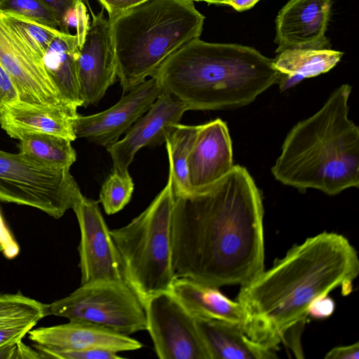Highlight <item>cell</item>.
Wrapping results in <instances>:
<instances>
[{"instance_id": "1", "label": "cell", "mask_w": 359, "mask_h": 359, "mask_svg": "<svg viewBox=\"0 0 359 359\" xmlns=\"http://www.w3.org/2000/svg\"><path fill=\"white\" fill-rule=\"evenodd\" d=\"M263 219L260 192L238 165L202 194L175 196L171 248L175 278L217 288L251 282L264 270Z\"/></svg>"}, {"instance_id": "2", "label": "cell", "mask_w": 359, "mask_h": 359, "mask_svg": "<svg viewBox=\"0 0 359 359\" xmlns=\"http://www.w3.org/2000/svg\"><path fill=\"white\" fill-rule=\"evenodd\" d=\"M358 273V252L345 236L323 231L306 238L241 287L245 333L276 351L288 332L304 329L316 298L338 287L350 292Z\"/></svg>"}, {"instance_id": "3", "label": "cell", "mask_w": 359, "mask_h": 359, "mask_svg": "<svg viewBox=\"0 0 359 359\" xmlns=\"http://www.w3.org/2000/svg\"><path fill=\"white\" fill-rule=\"evenodd\" d=\"M273 59L252 47L192 40L170 56L154 74L162 91L189 110L242 107L275 83Z\"/></svg>"}, {"instance_id": "4", "label": "cell", "mask_w": 359, "mask_h": 359, "mask_svg": "<svg viewBox=\"0 0 359 359\" xmlns=\"http://www.w3.org/2000/svg\"><path fill=\"white\" fill-rule=\"evenodd\" d=\"M351 86L335 89L316 114L287 135L271 168L276 180L334 196L359 185V130L348 118Z\"/></svg>"}, {"instance_id": "5", "label": "cell", "mask_w": 359, "mask_h": 359, "mask_svg": "<svg viewBox=\"0 0 359 359\" xmlns=\"http://www.w3.org/2000/svg\"><path fill=\"white\" fill-rule=\"evenodd\" d=\"M204 20L192 0H148L109 18L123 91L153 76L170 56L199 39Z\"/></svg>"}, {"instance_id": "6", "label": "cell", "mask_w": 359, "mask_h": 359, "mask_svg": "<svg viewBox=\"0 0 359 359\" xmlns=\"http://www.w3.org/2000/svg\"><path fill=\"white\" fill-rule=\"evenodd\" d=\"M175 195L172 180L149 206L128 224L110 230L126 282L142 304L170 290L175 278L172 264L171 224Z\"/></svg>"}, {"instance_id": "7", "label": "cell", "mask_w": 359, "mask_h": 359, "mask_svg": "<svg viewBox=\"0 0 359 359\" xmlns=\"http://www.w3.org/2000/svg\"><path fill=\"white\" fill-rule=\"evenodd\" d=\"M69 169L0 149V201L30 206L60 219L81 194Z\"/></svg>"}, {"instance_id": "8", "label": "cell", "mask_w": 359, "mask_h": 359, "mask_svg": "<svg viewBox=\"0 0 359 359\" xmlns=\"http://www.w3.org/2000/svg\"><path fill=\"white\" fill-rule=\"evenodd\" d=\"M49 312L126 335L147 330L143 304L126 281L81 284L68 296L49 304Z\"/></svg>"}, {"instance_id": "9", "label": "cell", "mask_w": 359, "mask_h": 359, "mask_svg": "<svg viewBox=\"0 0 359 359\" xmlns=\"http://www.w3.org/2000/svg\"><path fill=\"white\" fill-rule=\"evenodd\" d=\"M143 306L160 359H211L195 318L170 290L151 297Z\"/></svg>"}, {"instance_id": "10", "label": "cell", "mask_w": 359, "mask_h": 359, "mask_svg": "<svg viewBox=\"0 0 359 359\" xmlns=\"http://www.w3.org/2000/svg\"><path fill=\"white\" fill-rule=\"evenodd\" d=\"M99 203L81 194L72 208L81 235L78 247L81 285L97 281H126L117 249Z\"/></svg>"}, {"instance_id": "11", "label": "cell", "mask_w": 359, "mask_h": 359, "mask_svg": "<svg viewBox=\"0 0 359 359\" xmlns=\"http://www.w3.org/2000/svg\"><path fill=\"white\" fill-rule=\"evenodd\" d=\"M0 64L15 84L20 102L37 107L71 104L61 98L43 60L23 44L1 18Z\"/></svg>"}, {"instance_id": "12", "label": "cell", "mask_w": 359, "mask_h": 359, "mask_svg": "<svg viewBox=\"0 0 359 359\" xmlns=\"http://www.w3.org/2000/svg\"><path fill=\"white\" fill-rule=\"evenodd\" d=\"M161 92L158 81L151 77L127 92L111 107L92 115L78 114L73 121L75 136L108 147L149 110Z\"/></svg>"}, {"instance_id": "13", "label": "cell", "mask_w": 359, "mask_h": 359, "mask_svg": "<svg viewBox=\"0 0 359 359\" xmlns=\"http://www.w3.org/2000/svg\"><path fill=\"white\" fill-rule=\"evenodd\" d=\"M78 57V79L82 106L95 104L115 82L117 65L110 22L103 10L94 14Z\"/></svg>"}, {"instance_id": "14", "label": "cell", "mask_w": 359, "mask_h": 359, "mask_svg": "<svg viewBox=\"0 0 359 359\" xmlns=\"http://www.w3.org/2000/svg\"><path fill=\"white\" fill-rule=\"evenodd\" d=\"M188 109L184 102L162 91L149 110L126 131V135L107 147L114 171L128 173L137 152L144 147L161 144Z\"/></svg>"}, {"instance_id": "15", "label": "cell", "mask_w": 359, "mask_h": 359, "mask_svg": "<svg viewBox=\"0 0 359 359\" xmlns=\"http://www.w3.org/2000/svg\"><path fill=\"white\" fill-rule=\"evenodd\" d=\"M233 165L232 143L226 123L216 118L199 125L187 163V196L206 191L225 177Z\"/></svg>"}, {"instance_id": "16", "label": "cell", "mask_w": 359, "mask_h": 359, "mask_svg": "<svg viewBox=\"0 0 359 359\" xmlns=\"http://www.w3.org/2000/svg\"><path fill=\"white\" fill-rule=\"evenodd\" d=\"M332 0H290L276 19V53L293 48H329L325 33Z\"/></svg>"}, {"instance_id": "17", "label": "cell", "mask_w": 359, "mask_h": 359, "mask_svg": "<svg viewBox=\"0 0 359 359\" xmlns=\"http://www.w3.org/2000/svg\"><path fill=\"white\" fill-rule=\"evenodd\" d=\"M27 334L35 348L47 350L100 348L119 353L142 347L140 341L128 335L81 321L69 320L65 324L32 328Z\"/></svg>"}, {"instance_id": "18", "label": "cell", "mask_w": 359, "mask_h": 359, "mask_svg": "<svg viewBox=\"0 0 359 359\" xmlns=\"http://www.w3.org/2000/svg\"><path fill=\"white\" fill-rule=\"evenodd\" d=\"M77 108L72 104L37 107L18 101L0 109V126L14 139L30 133H47L72 142L76 139L73 121L78 114Z\"/></svg>"}, {"instance_id": "19", "label": "cell", "mask_w": 359, "mask_h": 359, "mask_svg": "<svg viewBox=\"0 0 359 359\" xmlns=\"http://www.w3.org/2000/svg\"><path fill=\"white\" fill-rule=\"evenodd\" d=\"M170 291L195 318L241 324L245 322L243 305L222 294L219 288L194 280L177 277Z\"/></svg>"}, {"instance_id": "20", "label": "cell", "mask_w": 359, "mask_h": 359, "mask_svg": "<svg viewBox=\"0 0 359 359\" xmlns=\"http://www.w3.org/2000/svg\"><path fill=\"white\" fill-rule=\"evenodd\" d=\"M211 359H272L276 351L253 341L241 324L195 318Z\"/></svg>"}, {"instance_id": "21", "label": "cell", "mask_w": 359, "mask_h": 359, "mask_svg": "<svg viewBox=\"0 0 359 359\" xmlns=\"http://www.w3.org/2000/svg\"><path fill=\"white\" fill-rule=\"evenodd\" d=\"M79 53L76 34L60 31L43 57L45 69L62 100L76 107L82 106L78 79Z\"/></svg>"}, {"instance_id": "22", "label": "cell", "mask_w": 359, "mask_h": 359, "mask_svg": "<svg viewBox=\"0 0 359 359\" xmlns=\"http://www.w3.org/2000/svg\"><path fill=\"white\" fill-rule=\"evenodd\" d=\"M273 59V67L280 74L278 84L281 92L292 88L306 78L332 69L343 53L330 48H293L285 49Z\"/></svg>"}, {"instance_id": "23", "label": "cell", "mask_w": 359, "mask_h": 359, "mask_svg": "<svg viewBox=\"0 0 359 359\" xmlns=\"http://www.w3.org/2000/svg\"><path fill=\"white\" fill-rule=\"evenodd\" d=\"M198 128L199 125L178 123L165 140L169 173L172 177L175 196L184 197L189 195L187 163Z\"/></svg>"}, {"instance_id": "24", "label": "cell", "mask_w": 359, "mask_h": 359, "mask_svg": "<svg viewBox=\"0 0 359 359\" xmlns=\"http://www.w3.org/2000/svg\"><path fill=\"white\" fill-rule=\"evenodd\" d=\"M19 152L39 161L69 168L76 161V151L71 141L47 133H30L18 140Z\"/></svg>"}, {"instance_id": "25", "label": "cell", "mask_w": 359, "mask_h": 359, "mask_svg": "<svg viewBox=\"0 0 359 359\" xmlns=\"http://www.w3.org/2000/svg\"><path fill=\"white\" fill-rule=\"evenodd\" d=\"M0 18L23 44L42 60L51 41L60 32L58 29L13 13H0Z\"/></svg>"}, {"instance_id": "26", "label": "cell", "mask_w": 359, "mask_h": 359, "mask_svg": "<svg viewBox=\"0 0 359 359\" xmlns=\"http://www.w3.org/2000/svg\"><path fill=\"white\" fill-rule=\"evenodd\" d=\"M50 315L49 304L18 292L0 294V327L25 323H37Z\"/></svg>"}, {"instance_id": "27", "label": "cell", "mask_w": 359, "mask_h": 359, "mask_svg": "<svg viewBox=\"0 0 359 359\" xmlns=\"http://www.w3.org/2000/svg\"><path fill=\"white\" fill-rule=\"evenodd\" d=\"M133 190L134 184L129 172L113 171L102 186L99 202L106 214H115L129 203Z\"/></svg>"}, {"instance_id": "28", "label": "cell", "mask_w": 359, "mask_h": 359, "mask_svg": "<svg viewBox=\"0 0 359 359\" xmlns=\"http://www.w3.org/2000/svg\"><path fill=\"white\" fill-rule=\"evenodd\" d=\"M0 13L15 14L59 29L55 15L39 0H0Z\"/></svg>"}, {"instance_id": "29", "label": "cell", "mask_w": 359, "mask_h": 359, "mask_svg": "<svg viewBox=\"0 0 359 359\" xmlns=\"http://www.w3.org/2000/svg\"><path fill=\"white\" fill-rule=\"evenodd\" d=\"M89 26V15L84 1L77 0L74 7L67 13L60 31L68 34L69 28L74 27L79 48L85 40Z\"/></svg>"}, {"instance_id": "30", "label": "cell", "mask_w": 359, "mask_h": 359, "mask_svg": "<svg viewBox=\"0 0 359 359\" xmlns=\"http://www.w3.org/2000/svg\"><path fill=\"white\" fill-rule=\"evenodd\" d=\"M41 358L55 359H121L118 353L107 349L93 348L83 350L55 351L36 348Z\"/></svg>"}, {"instance_id": "31", "label": "cell", "mask_w": 359, "mask_h": 359, "mask_svg": "<svg viewBox=\"0 0 359 359\" xmlns=\"http://www.w3.org/2000/svg\"><path fill=\"white\" fill-rule=\"evenodd\" d=\"M36 323H25L0 327V348L18 344Z\"/></svg>"}, {"instance_id": "32", "label": "cell", "mask_w": 359, "mask_h": 359, "mask_svg": "<svg viewBox=\"0 0 359 359\" xmlns=\"http://www.w3.org/2000/svg\"><path fill=\"white\" fill-rule=\"evenodd\" d=\"M20 101L15 84L0 64V109L6 104Z\"/></svg>"}, {"instance_id": "33", "label": "cell", "mask_w": 359, "mask_h": 359, "mask_svg": "<svg viewBox=\"0 0 359 359\" xmlns=\"http://www.w3.org/2000/svg\"><path fill=\"white\" fill-rule=\"evenodd\" d=\"M335 308L333 299L327 295L316 298L310 305L308 315L316 319H323L330 316Z\"/></svg>"}, {"instance_id": "34", "label": "cell", "mask_w": 359, "mask_h": 359, "mask_svg": "<svg viewBox=\"0 0 359 359\" xmlns=\"http://www.w3.org/2000/svg\"><path fill=\"white\" fill-rule=\"evenodd\" d=\"M0 245L3 248L2 253L7 259H13L20 252V247L10 231L6 226L0 210Z\"/></svg>"}, {"instance_id": "35", "label": "cell", "mask_w": 359, "mask_h": 359, "mask_svg": "<svg viewBox=\"0 0 359 359\" xmlns=\"http://www.w3.org/2000/svg\"><path fill=\"white\" fill-rule=\"evenodd\" d=\"M148 0H98L108 13L109 18L134 8Z\"/></svg>"}, {"instance_id": "36", "label": "cell", "mask_w": 359, "mask_h": 359, "mask_svg": "<svg viewBox=\"0 0 359 359\" xmlns=\"http://www.w3.org/2000/svg\"><path fill=\"white\" fill-rule=\"evenodd\" d=\"M46 5L55 15L59 22V29L62 26V22L67 13L74 7L77 0H39ZM84 1V0H83Z\"/></svg>"}, {"instance_id": "37", "label": "cell", "mask_w": 359, "mask_h": 359, "mask_svg": "<svg viewBox=\"0 0 359 359\" xmlns=\"http://www.w3.org/2000/svg\"><path fill=\"white\" fill-rule=\"evenodd\" d=\"M326 359H358L359 343L351 345L337 346L332 348L325 355Z\"/></svg>"}, {"instance_id": "38", "label": "cell", "mask_w": 359, "mask_h": 359, "mask_svg": "<svg viewBox=\"0 0 359 359\" xmlns=\"http://www.w3.org/2000/svg\"><path fill=\"white\" fill-rule=\"evenodd\" d=\"M18 358H41L39 352L35 348H32L21 341L16 344L13 359Z\"/></svg>"}, {"instance_id": "39", "label": "cell", "mask_w": 359, "mask_h": 359, "mask_svg": "<svg viewBox=\"0 0 359 359\" xmlns=\"http://www.w3.org/2000/svg\"><path fill=\"white\" fill-rule=\"evenodd\" d=\"M260 0H224L223 4L232 6L241 12L252 8Z\"/></svg>"}, {"instance_id": "40", "label": "cell", "mask_w": 359, "mask_h": 359, "mask_svg": "<svg viewBox=\"0 0 359 359\" xmlns=\"http://www.w3.org/2000/svg\"><path fill=\"white\" fill-rule=\"evenodd\" d=\"M15 346L16 344L0 348V359H13Z\"/></svg>"}, {"instance_id": "41", "label": "cell", "mask_w": 359, "mask_h": 359, "mask_svg": "<svg viewBox=\"0 0 359 359\" xmlns=\"http://www.w3.org/2000/svg\"><path fill=\"white\" fill-rule=\"evenodd\" d=\"M193 1H204L212 4H223L224 0H192Z\"/></svg>"}, {"instance_id": "42", "label": "cell", "mask_w": 359, "mask_h": 359, "mask_svg": "<svg viewBox=\"0 0 359 359\" xmlns=\"http://www.w3.org/2000/svg\"><path fill=\"white\" fill-rule=\"evenodd\" d=\"M2 251H3V248H2L1 245H0V252H2Z\"/></svg>"}]
</instances>
